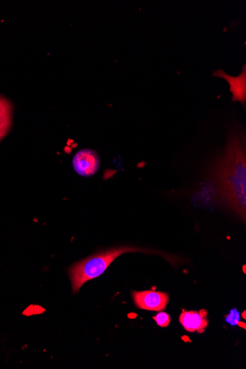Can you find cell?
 <instances>
[{
	"instance_id": "obj_1",
	"label": "cell",
	"mask_w": 246,
	"mask_h": 369,
	"mask_svg": "<svg viewBox=\"0 0 246 369\" xmlns=\"http://www.w3.org/2000/svg\"><path fill=\"white\" fill-rule=\"evenodd\" d=\"M213 170L219 196L245 218L246 208V157L245 138L235 134Z\"/></svg>"
},
{
	"instance_id": "obj_2",
	"label": "cell",
	"mask_w": 246,
	"mask_h": 369,
	"mask_svg": "<svg viewBox=\"0 0 246 369\" xmlns=\"http://www.w3.org/2000/svg\"><path fill=\"white\" fill-rule=\"evenodd\" d=\"M132 252L157 254L162 255V257L166 258L169 261H171L169 258V256H166V254L134 247V246H118V247L100 252L75 263L72 267L70 268L69 274L72 282L73 293H78L81 287L86 282L96 279L104 274L109 267V265L117 257L123 254Z\"/></svg>"
},
{
	"instance_id": "obj_3",
	"label": "cell",
	"mask_w": 246,
	"mask_h": 369,
	"mask_svg": "<svg viewBox=\"0 0 246 369\" xmlns=\"http://www.w3.org/2000/svg\"><path fill=\"white\" fill-rule=\"evenodd\" d=\"M132 297L138 309L150 311H161L166 309L169 296L156 291L133 292Z\"/></svg>"
},
{
	"instance_id": "obj_4",
	"label": "cell",
	"mask_w": 246,
	"mask_h": 369,
	"mask_svg": "<svg viewBox=\"0 0 246 369\" xmlns=\"http://www.w3.org/2000/svg\"><path fill=\"white\" fill-rule=\"evenodd\" d=\"M73 166L78 175L90 177L99 170L100 159L98 154L90 149L80 150L74 156Z\"/></svg>"
},
{
	"instance_id": "obj_5",
	"label": "cell",
	"mask_w": 246,
	"mask_h": 369,
	"mask_svg": "<svg viewBox=\"0 0 246 369\" xmlns=\"http://www.w3.org/2000/svg\"><path fill=\"white\" fill-rule=\"evenodd\" d=\"M208 311L202 309L199 311H183L179 317V321L184 330L189 333L202 334L206 331L209 320Z\"/></svg>"
},
{
	"instance_id": "obj_6",
	"label": "cell",
	"mask_w": 246,
	"mask_h": 369,
	"mask_svg": "<svg viewBox=\"0 0 246 369\" xmlns=\"http://www.w3.org/2000/svg\"><path fill=\"white\" fill-rule=\"evenodd\" d=\"M12 106L6 99L0 97V141L8 134L11 124Z\"/></svg>"
},
{
	"instance_id": "obj_7",
	"label": "cell",
	"mask_w": 246,
	"mask_h": 369,
	"mask_svg": "<svg viewBox=\"0 0 246 369\" xmlns=\"http://www.w3.org/2000/svg\"><path fill=\"white\" fill-rule=\"evenodd\" d=\"M153 319L157 325L161 327H167L171 322V318L170 315L165 312H159Z\"/></svg>"
},
{
	"instance_id": "obj_8",
	"label": "cell",
	"mask_w": 246,
	"mask_h": 369,
	"mask_svg": "<svg viewBox=\"0 0 246 369\" xmlns=\"http://www.w3.org/2000/svg\"><path fill=\"white\" fill-rule=\"evenodd\" d=\"M240 315L237 309H233L230 311V314L225 316V321L232 326H237L240 323Z\"/></svg>"
}]
</instances>
